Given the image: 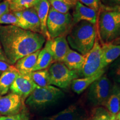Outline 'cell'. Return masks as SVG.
<instances>
[{
    "instance_id": "obj_1",
    "label": "cell",
    "mask_w": 120,
    "mask_h": 120,
    "mask_svg": "<svg viewBox=\"0 0 120 120\" xmlns=\"http://www.w3.org/2000/svg\"><path fill=\"white\" fill-rule=\"evenodd\" d=\"M46 39L41 34L13 25H0V43L8 64L40 50Z\"/></svg>"
},
{
    "instance_id": "obj_2",
    "label": "cell",
    "mask_w": 120,
    "mask_h": 120,
    "mask_svg": "<svg viewBox=\"0 0 120 120\" xmlns=\"http://www.w3.org/2000/svg\"><path fill=\"white\" fill-rule=\"evenodd\" d=\"M97 37L96 25L81 21L73 25L66 38L69 46L85 56L92 49Z\"/></svg>"
},
{
    "instance_id": "obj_3",
    "label": "cell",
    "mask_w": 120,
    "mask_h": 120,
    "mask_svg": "<svg viewBox=\"0 0 120 120\" xmlns=\"http://www.w3.org/2000/svg\"><path fill=\"white\" fill-rule=\"evenodd\" d=\"M96 26L100 44L111 43L120 36V13L100 8Z\"/></svg>"
},
{
    "instance_id": "obj_4",
    "label": "cell",
    "mask_w": 120,
    "mask_h": 120,
    "mask_svg": "<svg viewBox=\"0 0 120 120\" xmlns=\"http://www.w3.org/2000/svg\"><path fill=\"white\" fill-rule=\"evenodd\" d=\"M64 96L62 90L52 85L45 87L37 86L25 102L31 109H41L55 104Z\"/></svg>"
},
{
    "instance_id": "obj_5",
    "label": "cell",
    "mask_w": 120,
    "mask_h": 120,
    "mask_svg": "<svg viewBox=\"0 0 120 120\" xmlns=\"http://www.w3.org/2000/svg\"><path fill=\"white\" fill-rule=\"evenodd\" d=\"M72 26L71 13H60L51 6L47 20V29L51 39L67 35Z\"/></svg>"
},
{
    "instance_id": "obj_6",
    "label": "cell",
    "mask_w": 120,
    "mask_h": 120,
    "mask_svg": "<svg viewBox=\"0 0 120 120\" xmlns=\"http://www.w3.org/2000/svg\"><path fill=\"white\" fill-rule=\"evenodd\" d=\"M104 70L102 65V52L98 37L92 49L85 55V61L78 72L79 77L92 76Z\"/></svg>"
},
{
    "instance_id": "obj_7",
    "label": "cell",
    "mask_w": 120,
    "mask_h": 120,
    "mask_svg": "<svg viewBox=\"0 0 120 120\" xmlns=\"http://www.w3.org/2000/svg\"><path fill=\"white\" fill-rule=\"evenodd\" d=\"M51 85L66 89L73 79L79 78L77 71L68 68L63 62H53L48 68Z\"/></svg>"
},
{
    "instance_id": "obj_8",
    "label": "cell",
    "mask_w": 120,
    "mask_h": 120,
    "mask_svg": "<svg viewBox=\"0 0 120 120\" xmlns=\"http://www.w3.org/2000/svg\"><path fill=\"white\" fill-rule=\"evenodd\" d=\"M113 84L106 74L95 81L89 87L88 98L95 106H103L110 95Z\"/></svg>"
},
{
    "instance_id": "obj_9",
    "label": "cell",
    "mask_w": 120,
    "mask_h": 120,
    "mask_svg": "<svg viewBox=\"0 0 120 120\" xmlns=\"http://www.w3.org/2000/svg\"><path fill=\"white\" fill-rule=\"evenodd\" d=\"M37 86L29 74H19L12 84L10 90L12 93L19 95L23 101L29 96Z\"/></svg>"
},
{
    "instance_id": "obj_10",
    "label": "cell",
    "mask_w": 120,
    "mask_h": 120,
    "mask_svg": "<svg viewBox=\"0 0 120 120\" xmlns=\"http://www.w3.org/2000/svg\"><path fill=\"white\" fill-rule=\"evenodd\" d=\"M13 13L19 19L22 28L42 34L40 20L34 7Z\"/></svg>"
},
{
    "instance_id": "obj_11",
    "label": "cell",
    "mask_w": 120,
    "mask_h": 120,
    "mask_svg": "<svg viewBox=\"0 0 120 120\" xmlns=\"http://www.w3.org/2000/svg\"><path fill=\"white\" fill-rule=\"evenodd\" d=\"M22 100L17 94L10 93L0 97V115L12 116L19 113L22 107Z\"/></svg>"
},
{
    "instance_id": "obj_12",
    "label": "cell",
    "mask_w": 120,
    "mask_h": 120,
    "mask_svg": "<svg viewBox=\"0 0 120 120\" xmlns=\"http://www.w3.org/2000/svg\"><path fill=\"white\" fill-rule=\"evenodd\" d=\"M97 16L98 13L96 11L77 1L72 15L73 26L81 21H87L97 25Z\"/></svg>"
},
{
    "instance_id": "obj_13",
    "label": "cell",
    "mask_w": 120,
    "mask_h": 120,
    "mask_svg": "<svg viewBox=\"0 0 120 120\" xmlns=\"http://www.w3.org/2000/svg\"><path fill=\"white\" fill-rule=\"evenodd\" d=\"M87 117L85 109L77 105H71L53 116L44 118L43 120H87Z\"/></svg>"
},
{
    "instance_id": "obj_14",
    "label": "cell",
    "mask_w": 120,
    "mask_h": 120,
    "mask_svg": "<svg viewBox=\"0 0 120 120\" xmlns=\"http://www.w3.org/2000/svg\"><path fill=\"white\" fill-rule=\"evenodd\" d=\"M66 37V35H64L47 40L53 56V62H62L66 55L70 49Z\"/></svg>"
},
{
    "instance_id": "obj_15",
    "label": "cell",
    "mask_w": 120,
    "mask_h": 120,
    "mask_svg": "<svg viewBox=\"0 0 120 120\" xmlns=\"http://www.w3.org/2000/svg\"><path fill=\"white\" fill-rule=\"evenodd\" d=\"M50 7L51 4L49 0H38L34 7L40 20L41 34L44 36L46 40L51 39L47 29V20Z\"/></svg>"
},
{
    "instance_id": "obj_16",
    "label": "cell",
    "mask_w": 120,
    "mask_h": 120,
    "mask_svg": "<svg viewBox=\"0 0 120 120\" xmlns=\"http://www.w3.org/2000/svg\"><path fill=\"white\" fill-rule=\"evenodd\" d=\"M104 106L110 114L112 120H116V116L120 111V86L113 84L110 95L108 97Z\"/></svg>"
},
{
    "instance_id": "obj_17",
    "label": "cell",
    "mask_w": 120,
    "mask_h": 120,
    "mask_svg": "<svg viewBox=\"0 0 120 120\" xmlns=\"http://www.w3.org/2000/svg\"><path fill=\"white\" fill-rule=\"evenodd\" d=\"M40 50L23 57L16 62L15 67L21 75H28L33 72Z\"/></svg>"
},
{
    "instance_id": "obj_18",
    "label": "cell",
    "mask_w": 120,
    "mask_h": 120,
    "mask_svg": "<svg viewBox=\"0 0 120 120\" xmlns=\"http://www.w3.org/2000/svg\"><path fill=\"white\" fill-rule=\"evenodd\" d=\"M102 52V65L105 69L120 56V45L111 43L101 44Z\"/></svg>"
},
{
    "instance_id": "obj_19",
    "label": "cell",
    "mask_w": 120,
    "mask_h": 120,
    "mask_svg": "<svg viewBox=\"0 0 120 120\" xmlns=\"http://www.w3.org/2000/svg\"><path fill=\"white\" fill-rule=\"evenodd\" d=\"M53 63V58L49 47V40H46L44 47L40 50L36 64L33 71L48 69Z\"/></svg>"
},
{
    "instance_id": "obj_20",
    "label": "cell",
    "mask_w": 120,
    "mask_h": 120,
    "mask_svg": "<svg viewBox=\"0 0 120 120\" xmlns=\"http://www.w3.org/2000/svg\"><path fill=\"white\" fill-rule=\"evenodd\" d=\"M106 70H102L97 74L93 75L90 77L78 78L75 79L72 81L71 84V88L74 92L77 94H81L91 86L94 82L97 79L101 77L103 74H105Z\"/></svg>"
},
{
    "instance_id": "obj_21",
    "label": "cell",
    "mask_w": 120,
    "mask_h": 120,
    "mask_svg": "<svg viewBox=\"0 0 120 120\" xmlns=\"http://www.w3.org/2000/svg\"><path fill=\"white\" fill-rule=\"evenodd\" d=\"M85 61V56L70 49L64 57L62 62L70 70L79 71Z\"/></svg>"
},
{
    "instance_id": "obj_22",
    "label": "cell",
    "mask_w": 120,
    "mask_h": 120,
    "mask_svg": "<svg viewBox=\"0 0 120 120\" xmlns=\"http://www.w3.org/2000/svg\"><path fill=\"white\" fill-rule=\"evenodd\" d=\"M20 73L17 70L3 72L0 75V96L6 95L15 79Z\"/></svg>"
},
{
    "instance_id": "obj_23",
    "label": "cell",
    "mask_w": 120,
    "mask_h": 120,
    "mask_svg": "<svg viewBox=\"0 0 120 120\" xmlns=\"http://www.w3.org/2000/svg\"><path fill=\"white\" fill-rule=\"evenodd\" d=\"M29 75L37 86L45 87L51 85L48 69L33 71Z\"/></svg>"
},
{
    "instance_id": "obj_24",
    "label": "cell",
    "mask_w": 120,
    "mask_h": 120,
    "mask_svg": "<svg viewBox=\"0 0 120 120\" xmlns=\"http://www.w3.org/2000/svg\"><path fill=\"white\" fill-rule=\"evenodd\" d=\"M51 6L58 12L69 13L71 9L74 8L77 0H49Z\"/></svg>"
},
{
    "instance_id": "obj_25",
    "label": "cell",
    "mask_w": 120,
    "mask_h": 120,
    "mask_svg": "<svg viewBox=\"0 0 120 120\" xmlns=\"http://www.w3.org/2000/svg\"><path fill=\"white\" fill-rule=\"evenodd\" d=\"M38 0H15L10 4V11L19 12L34 7Z\"/></svg>"
},
{
    "instance_id": "obj_26",
    "label": "cell",
    "mask_w": 120,
    "mask_h": 120,
    "mask_svg": "<svg viewBox=\"0 0 120 120\" xmlns=\"http://www.w3.org/2000/svg\"><path fill=\"white\" fill-rule=\"evenodd\" d=\"M87 120H112V118L107 109L99 106L91 111Z\"/></svg>"
},
{
    "instance_id": "obj_27",
    "label": "cell",
    "mask_w": 120,
    "mask_h": 120,
    "mask_svg": "<svg viewBox=\"0 0 120 120\" xmlns=\"http://www.w3.org/2000/svg\"><path fill=\"white\" fill-rule=\"evenodd\" d=\"M0 25H13L22 28L19 18L11 11H9L0 17Z\"/></svg>"
},
{
    "instance_id": "obj_28",
    "label": "cell",
    "mask_w": 120,
    "mask_h": 120,
    "mask_svg": "<svg viewBox=\"0 0 120 120\" xmlns=\"http://www.w3.org/2000/svg\"><path fill=\"white\" fill-rule=\"evenodd\" d=\"M109 75L116 83H120V56L109 65Z\"/></svg>"
},
{
    "instance_id": "obj_29",
    "label": "cell",
    "mask_w": 120,
    "mask_h": 120,
    "mask_svg": "<svg viewBox=\"0 0 120 120\" xmlns=\"http://www.w3.org/2000/svg\"><path fill=\"white\" fill-rule=\"evenodd\" d=\"M86 6L98 12L101 5V0H77Z\"/></svg>"
},
{
    "instance_id": "obj_30",
    "label": "cell",
    "mask_w": 120,
    "mask_h": 120,
    "mask_svg": "<svg viewBox=\"0 0 120 120\" xmlns=\"http://www.w3.org/2000/svg\"><path fill=\"white\" fill-rule=\"evenodd\" d=\"M15 70H17V69L15 67L14 65H11L7 62L0 60V72H3L4 71Z\"/></svg>"
},
{
    "instance_id": "obj_31",
    "label": "cell",
    "mask_w": 120,
    "mask_h": 120,
    "mask_svg": "<svg viewBox=\"0 0 120 120\" xmlns=\"http://www.w3.org/2000/svg\"><path fill=\"white\" fill-rule=\"evenodd\" d=\"M9 11H10V4L7 1H1L0 2V17Z\"/></svg>"
},
{
    "instance_id": "obj_32",
    "label": "cell",
    "mask_w": 120,
    "mask_h": 120,
    "mask_svg": "<svg viewBox=\"0 0 120 120\" xmlns=\"http://www.w3.org/2000/svg\"><path fill=\"white\" fill-rule=\"evenodd\" d=\"M101 4L105 6L112 7L120 4V0H101Z\"/></svg>"
},
{
    "instance_id": "obj_33",
    "label": "cell",
    "mask_w": 120,
    "mask_h": 120,
    "mask_svg": "<svg viewBox=\"0 0 120 120\" xmlns=\"http://www.w3.org/2000/svg\"><path fill=\"white\" fill-rule=\"evenodd\" d=\"M0 120H23L20 114L12 116H2L0 117Z\"/></svg>"
},
{
    "instance_id": "obj_34",
    "label": "cell",
    "mask_w": 120,
    "mask_h": 120,
    "mask_svg": "<svg viewBox=\"0 0 120 120\" xmlns=\"http://www.w3.org/2000/svg\"><path fill=\"white\" fill-rule=\"evenodd\" d=\"M100 8H102L105 10H107V11H115V12H117L120 13V4L114 6H112V7H107V6H103L101 4Z\"/></svg>"
},
{
    "instance_id": "obj_35",
    "label": "cell",
    "mask_w": 120,
    "mask_h": 120,
    "mask_svg": "<svg viewBox=\"0 0 120 120\" xmlns=\"http://www.w3.org/2000/svg\"><path fill=\"white\" fill-rule=\"evenodd\" d=\"M0 60H1V61H4V62H7L8 64V60H7V58L6 57L5 55H4V52L3 51L2 47H1V43H0Z\"/></svg>"
},
{
    "instance_id": "obj_36",
    "label": "cell",
    "mask_w": 120,
    "mask_h": 120,
    "mask_svg": "<svg viewBox=\"0 0 120 120\" xmlns=\"http://www.w3.org/2000/svg\"><path fill=\"white\" fill-rule=\"evenodd\" d=\"M111 43L113 45H120V36L117 38L113 41H112Z\"/></svg>"
},
{
    "instance_id": "obj_37",
    "label": "cell",
    "mask_w": 120,
    "mask_h": 120,
    "mask_svg": "<svg viewBox=\"0 0 120 120\" xmlns=\"http://www.w3.org/2000/svg\"><path fill=\"white\" fill-rule=\"evenodd\" d=\"M116 120H120V111L116 116Z\"/></svg>"
},
{
    "instance_id": "obj_38",
    "label": "cell",
    "mask_w": 120,
    "mask_h": 120,
    "mask_svg": "<svg viewBox=\"0 0 120 120\" xmlns=\"http://www.w3.org/2000/svg\"><path fill=\"white\" fill-rule=\"evenodd\" d=\"M4 1H7V2H8L9 4H11V3H12L13 2H14L15 0H4Z\"/></svg>"
},
{
    "instance_id": "obj_39",
    "label": "cell",
    "mask_w": 120,
    "mask_h": 120,
    "mask_svg": "<svg viewBox=\"0 0 120 120\" xmlns=\"http://www.w3.org/2000/svg\"><path fill=\"white\" fill-rule=\"evenodd\" d=\"M1 73H2V72H0V75H1Z\"/></svg>"
},
{
    "instance_id": "obj_40",
    "label": "cell",
    "mask_w": 120,
    "mask_h": 120,
    "mask_svg": "<svg viewBox=\"0 0 120 120\" xmlns=\"http://www.w3.org/2000/svg\"><path fill=\"white\" fill-rule=\"evenodd\" d=\"M1 1H2V0H0V2H1Z\"/></svg>"
},
{
    "instance_id": "obj_41",
    "label": "cell",
    "mask_w": 120,
    "mask_h": 120,
    "mask_svg": "<svg viewBox=\"0 0 120 120\" xmlns=\"http://www.w3.org/2000/svg\"><path fill=\"white\" fill-rule=\"evenodd\" d=\"M0 97H1V96H0Z\"/></svg>"
}]
</instances>
